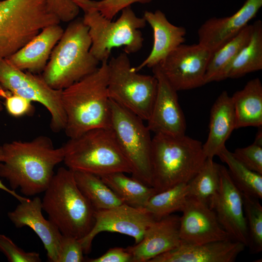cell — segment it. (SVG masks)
<instances>
[{
	"label": "cell",
	"instance_id": "obj_40",
	"mask_svg": "<svg viewBox=\"0 0 262 262\" xmlns=\"http://www.w3.org/2000/svg\"><path fill=\"white\" fill-rule=\"evenodd\" d=\"M3 158V152H2V146L0 145V163L2 161ZM0 189H1L9 194L13 196L14 197L17 199L19 202H22L23 201L28 199V198L22 196L18 195L14 190L10 189L7 188L4 184H3L2 181L0 180Z\"/></svg>",
	"mask_w": 262,
	"mask_h": 262
},
{
	"label": "cell",
	"instance_id": "obj_1",
	"mask_svg": "<svg viewBox=\"0 0 262 262\" xmlns=\"http://www.w3.org/2000/svg\"><path fill=\"white\" fill-rule=\"evenodd\" d=\"M0 176L12 190L19 189L26 196L44 192L55 174L54 168L63 162V147L56 148L45 135L29 141H13L2 146Z\"/></svg>",
	"mask_w": 262,
	"mask_h": 262
},
{
	"label": "cell",
	"instance_id": "obj_25",
	"mask_svg": "<svg viewBox=\"0 0 262 262\" xmlns=\"http://www.w3.org/2000/svg\"><path fill=\"white\" fill-rule=\"evenodd\" d=\"M99 177L120 198L123 203L143 209L157 192L154 188L139 180L127 176L123 172H115Z\"/></svg>",
	"mask_w": 262,
	"mask_h": 262
},
{
	"label": "cell",
	"instance_id": "obj_17",
	"mask_svg": "<svg viewBox=\"0 0 262 262\" xmlns=\"http://www.w3.org/2000/svg\"><path fill=\"white\" fill-rule=\"evenodd\" d=\"M180 226V217L172 214L154 221L138 243L127 247L132 262H149L179 246L181 243Z\"/></svg>",
	"mask_w": 262,
	"mask_h": 262
},
{
	"label": "cell",
	"instance_id": "obj_31",
	"mask_svg": "<svg viewBox=\"0 0 262 262\" xmlns=\"http://www.w3.org/2000/svg\"><path fill=\"white\" fill-rule=\"evenodd\" d=\"M220 167V164L213 159L207 158L199 171L187 183L188 196L208 204L219 188Z\"/></svg>",
	"mask_w": 262,
	"mask_h": 262
},
{
	"label": "cell",
	"instance_id": "obj_6",
	"mask_svg": "<svg viewBox=\"0 0 262 262\" xmlns=\"http://www.w3.org/2000/svg\"><path fill=\"white\" fill-rule=\"evenodd\" d=\"M62 147L63 162L73 171L99 177L115 172L131 173L111 129L89 130L69 138Z\"/></svg>",
	"mask_w": 262,
	"mask_h": 262
},
{
	"label": "cell",
	"instance_id": "obj_21",
	"mask_svg": "<svg viewBox=\"0 0 262 262\" xmlns=\"http://www.w3.org/2000/svg\"><path fill=\"white\" fill-rule=\"evenodd\" d=\"M64 31L59 24L46 27L6 59L13 66L21 70L34 74L42 72Z\"/></svg>",
	"mask_w": 262,
	"mask_h": 262
},
{
	"label": "cell",
	"instance_id": "obj_30",
	"mask_svg": "<svg viewBox=\"0 0 262 262\" xmlns=\"http://www.w3.org/2000/svg\"><path fill=\"white\" fill-rule=\"evenodd\" d=\"M188 183H180L153 195L143 209L156 220L181 211L188 195Z\"/></svg>",
	"mask_w": 262,
	"mask_h": 262
},
{
	"label": "cell",
	"instance_id": "obj_7",
	"mask_svg": "<svg viewBox=\"0 0 262 262\" xmlns=\"http://www.w3.org/2000/svg\"><path fill=\"white\" fill-rule=\"evenodd\" d=\"M83 22L88 27L91 40V53L100 63L108 61L112 50L124 47V51L130 54L139 51L144 38L140 31L147 22L138 17L131 6L121 11L116 21L108 19L95 10L84 11Z\"/></svg>",
	"mask_w": 262,
	"mask_h": 262
},
{
	"label": "cell",
	"instance_id": "obj_4",
	"mask_svg": "<svg viewBox=\"0 0 262 262\" xmlns=\"http://www.w3.org/2000/svg\"><path fill=\"white\" fill-rule=\"evenodd\" d=\"M91 45L82 18L70 21L42 72L44 80L52 88L63 90L94 72L100 62L91 53Z\"/></svg>",
	"mask_w": 262,
	"mask_h": 262
},
{
	"label": "cell",
	"instance_id": "obj_3",
	"mask_svg": "<svg viewBox=\"0 0 262 262\" xmlns=\"http://www.w3.org/2000/svg\"><path fill=\"white\" fill-rule=\"evenodd\" d=\"M202 146L200 141L185 134H155L150 163L152 186L157 193L187 183L196 174L207 159Z\"/></svg>",
	"mask_w": 262,
	"mask_h": 262
},
{
	"label": "cell",
	"instance_id": "obj_33",
	"mask_svg": "<svg viewBox=\"0 0 262 262\" xmlns=\"http://www.w3.org/2000/svg\"><path fill=\"white\" fill-rule=\"evenodd\" d=\"M83 11L95 10L110 20L123 9L136 2L147 3L152 0H73Z\"/></svg>",
	"mask_w": 262,
	"mask_h": 262
},
{
	"label": "cell",
	"instance_id": "obj_11",
	"mask_svg": "<svg viewBox=\"0 0 262 262\" xmlns=\"http://www.w3.org/2000/svg\"><path fill=\"white\" fill-rule=\"evenodd\" d=\"M211 53L199 43H183L158 65L177 91L192 89L205 84V75Z\"/></svg>",
	"mask_w": 262,
	"mask_h": 262
},
{
	"label": "cell",
	"instance_id": "obj_20",
	"mask_svg": "<svg viewBox=\"0 0 262 262\" xmlns=\"http://www.w3.org/2000/svg\"><path fill=\"white\" fill-rule=\"evenodd\" d=\"M143 17L153 31L152 49L139 66L133 67L138 72L145 67L152 68L159 65L165 57L185 41L186 29L170 23L160 10L154 12L146 11Z\"/></svg>",
	"mask_w": 262,
	"mask_h": 262
},
{
	"label": "cell",
	"instance_id": "obj_27",
	"mask_svg": "<svg viewBox=\"0 0 262 262\" xmlns=\"http://www.w3.org/2000/svg\"><path fill=\"white\" fill-rule=\"evenodd\" d=\"M73 173L78 188L95 210L109 209L123 203L99 176L81 171Z\"/></svg>",
	"mask_w": 262,
	"mask_h": 262
},
{
	"label": "cell",
	"instance_id": "obj_9",
	"mask_svg": "<svg viewBox=\"0 0 262 262\" xmlns=\"http://www.w3.org/2000/svg\"><path fill=\"white\" fill-rule=\"evenodd\" d=\"M110 103V129L132 177L152 186L150 131L139 116L111 99Z\"/></svg>",
	"mask_w": 262,
	"mask_h": 262
},
{
	"label": "cell",
	"instance_id": "obj_18",
	"mask_svg": "<svg viewBox=\"0 0 262 262\" xmlns=\"http://www.w3.org/2000/svg\"><path fill=\"white\" fill-rule=\"evenodd\" d=\"M42 210V200L36 196L20 202L8 216L16 228L28 226L32 229L42 242L48 261L57 262L62 234L52 221L45 218Z\"/></svg>",
	"mask_w": 262,
	"mask_h": 262
},
{
	"label": "cell",
	"instance_id": "obj_8",
	"mask_svg": "<svg viewBox=\"0 0 262 262\" xmlns=\"http://www.w3.org/2000/svg\"><path fill=\"white\" fill-rule=\"evenodd\" d=\"M124 51L108 61V92L110 98L147 121L157 90L153 75L138 73Z\"/></svg>",
	"mask_w": 262,
	"mask_h": 262
},
{
	"label": "cell",
	"instance_id": "obj_32",
	"mask_svg": "<svg viewBox=\"0 0 262 262\" xmlns=\"http://www.w3.org/2000/svg\"><path fill=\"white\" fill-rule=\"evenodd\" d=\"M242 195L248 233V246L252 253H260L262 250V207L258 198L243 193Z\"/></svg>",
	"mask_w": 262,
	"mask_h": 262
},
{
	"label": "cell",
	"instance_id": "obj_23",
	"mask_svg": "<svg viewBox=\"0 0 262 262\" xmlns=\"http://www.w3.org/2000/svg\"><path fill=\"white\" fill-rule=\"evenodd\" d=\"M235 115V129L262 126V84L256 78L231 96Z\"/></svg>",
	"mask_w": 262,
	"mask_h": 262
},
{
	"label": "cell",
	"instance_id": "obj_24",
	"mask_svg": "<svg viewBox=\"0 0 262 262\" xmlns=\"http://www.w3.org/2000/svg\"><path fill=\"white\" fill-rule=\"evenodd\" d=\"M251 38L227 67L221 81L238 78L262 69V22L253 23Z\"/></svg>",
	"mask_w": 262,
	"mask_h": 262
},
{
	"label": "cell",
	"instance_id": "obj_14",
	"mask_svg": "<svg viewBox=\"0 0 262 262\" xmlns=\"http://www.w3.org/2000/svg\"><path fill=\"white\" fill-rule=\"evenodd\" d=\"M157 80V90L147 127L154 134L171 136L185 134L186 121L177 91L170 84L159 65L152 68Z\"/></svg>",
	"mask_w": 262,
	"mask_h": 262
},
{
	"label": "cell",
	"instance_id": "obj_10",
	"mask_svg": "<svg viewBox=\"0 0 262 262\" xmlns=\"http://www.w3.org/2000/svg\"><path fill=\"white\" fill-rule=\"evenodd\" d=\"M0 86L32 102L42 104L50 115V127L54 132L64 130L66 115L61 90L51 87L41 75L19 69L6 59L0 60Z\"/></svg>",
	"mask_w": 262,
	"mask_h": 262
},
{
	"label": "cell",
	"instance_id": "obj_12",
	"mask_svg": "<svg viewBox=\"0 0 262 262\" xmlns=\"http://www.w3.org/2000/svg\"><path fill=\"white\" fill-rule=\"evenodd\" d=\"M94 224L90 232L79 239L84 253H88L97 235L103 231L117 232L132 237L135 244L142 239L155 218L143 209L125 204L107 209L95 210Z\"/></svg>",
	"mask_w": 262,
	"mask_h": 262
},
{
	"label": "cell",
	"instance_id": "obj_5",
	"mask_svg": "<svg viewBox=\"0 0 262 262\" xmlns=\"http://www.w3.org/2000/svg\"><path fill=\"white\" fill-rule=\"evenodd\" d=\"M44 192L43 210L62 234L81 239L90 232L95 210L78 188L73 171L59 168Z\"/></svg>",
	"mask_w": 262,
	"mask_h": 262
},
{
	"label": "cell",
	"instance_id": "obj_28",
	"mask_svg": "<svg viewBox=\"0 0 262 262\" xmlns=\"http://www.w3.org/2000/svg\"><path fill=\"white\" fill-rule=\"evenodd\" d=\"M26 41L22 18L14 11L0 5V60L15 53Z\"/></svg>",
	"mask_w": 262,
	"mask_h": 262
},
{
	"label": "cell",
	"instance_id": "obj_2",
	"mask_svg": "<svg viewBox=\"0 0 262 262\" xmlns=\"http://www.w3.org/2000/svg\"><path fill=\"white\" fill-rule=\"evenodd\" d=\"M100 63L94 72L62 90L64 130L69 138L94 129H110L108 61Z\"/></svg>",
	"mask_w": 262,
	"mask_h": 262
},
{
	"label": "cell",
	"instance_id": "obj_29",
	"mask_svg": "<svg viewBox=\"0 0 262 262\" xmlns=\"http://www.w3.org/2000/svg\"><path fill=\"white\" fill-rule=\"evenodd\" d=\"M217 156L228 165L232 180L242 193L262 198V175L244 165L226 147Z\"/></svg>",
	"mask_w": 262,
	"mask_h": 262
},
{
	"label": "cell",
	"instance_id": "obj_16",
	"mask_svg": "<svg viewBox=\"0 0 262 262\" xmlns=\"http://www.w3.org/2000/svg\"><path fill=\"white\" fill-rule=\"evenodd\" d=\"M262 6V0H246L230 16L209 18L198 29V43L213 52L247 25Z\"/></svg>",
	"mask_w": 262,
	"mask_h": 262
},
{
	"label": "cell",
	"instance_id": "obj_39",
	"mask_svg": "<svg viewBox=\"0 0 262 262\" xmlns=\"http://www.w3.org/2000/svg\"><path fill=\"white\" fill-rule=\"evenodd\" d=\"M89 262H132L131 254L127 248L115 247L109 249L101 256L89 259Z\"/></svg>",
	"mask_w": 262,
	"mask_h": 262
},
{
	"label": "cell",
	"instance_id": "obj_41",
	"mask_svg": "<svg viewBox=\"0 0 262 262\" xmlns=\"http://www.w3.org/2000/svg\"><path fill=\"white\" fill-rule=\"evenodd\" d=\"M2 110H3V104L0 100V113L1 112Z\"/></svg>",
	"mask_w": 262,
	"mask_h": 262
},
{
	"label": "cell",
	"instance_id": "obj_36",
	"mask_svg": "<svg viewBox=\"0 0 262 262\" xmlns=\"http://www.w3.org/2000/svg\"><path fill=\"white\" fill-rule=\"evenodd\" d=\"M0 250L10 262H40L39 254L25 252L16 245L9 237L0 234Z\"/></svg>",
	"mask_w": 262,
	"mask_h": 262
},
{
	"label": "cell",
	"instance_id": "obj_38",
	"mask_svg": "<svg viewBox=\"0 0 262 262\" xmlns=\"http://www.w3.org/2000/svg\"><path fill=\"white\" fill-rule=\"evenodd\" d=\"M49 11L62 22H70L78 15L80 8L73 0H46Z\"/></svg>",
	"mask_w": 262,
	"mask_h": 262
},
{
	"label": "cell",
	"instance_id": "obj_13",
	"mask_svg": "<svg viewBox=\"0 0 262 262\" xmlns=\"http://www.w3.org/2000/svg\"><path fill=\"white\" fill-rule=\"evenodd\" d=\"M220 186L208 203L217 220L230 239L248 246V233L242 193L232 180L227 168L220 165Z\"/></svg>",
	"mask_w": 262,
	"mask_h": 262
},
{
	"label": "cell",
	"instance_id": "obj_19",
	"mask_svg": "<svg viewBox=\"0 0 262 262\" xmlns=\"http://www.w3.org/2000/svg\"><path fill=\"white\" fill-rule=\"evenodd\" d=\"M246 246L230 239L198 245L181 243L149 262H233Z\"/></svg>",
	"mask_w": 262,
	"mask_h": 262
},
{
	"label": "cell",
	"instance_id": "obj_22",
	"mask_svg": "<svg viewBox=\"0 0 262 262\" xmlns=\"http://www.w3.org/2000/svg\"><path fill=\"white\" fill-rule=\"evenodd\" d=\"M235 115L231 96L223 91L217 97L211 111L207 139L203 144L207 159H213L224 148L235 129Z\"/></svg>",
	"mask_w": 262,
	"mask_h": 262
},
{
	"label": "cell",
	"instance_id": "obj_26",
	"mask_svg": "<svg viewBox=\"0 0 262 262\" xmlns=\"http://www.w3.org/2000/svg\"><path fill=\"white\" fill-rule=\"evenodd\" d=\"M253 25L248 24L235 36L211 53L205 75V84L220 81L224 72L250 40Z\"/></svg>",
	"mask_w": 262,
	"mask_h": 262
},
{
	"label": "cell",
	"instance_id": "obj_35",
	"mask_svg": "<svg viewBox=\"0 0 262 262\" xmlns=\"http://www.w3.org/2000/svg\"><path fill=\"white\" fill-rule=\"evenodd\" d=\"M0 97L4 99V105L11 116L21 117L33 113L32 102L19 95L12 93L0 86Z\"/></svg>",
	"mask_w": 262,
	"mask_h": 262
},
{
	"label": "cell",
	"instance_id": "obj_34",
	"mask_svg": "<svg viewBox=\"0 0 262 262\" xmlns=\"http://www.w3.org/2000/svg\"><path fill=\"white\" fill-rule=\"evenodd\" d=\"M261 127H259L260 130L253 144L245 147L237 148L232 154L248 168L262 175V131Z\"/></svg>",
	"mask_w": 262,
	"mask_h": 262
},
{
	"label": "cell",
	"instance_id": "obj_37",
	"mask_svg": "<svg viewBox=\"0 0 262 262\" xmlns=\"http://www.w3.org/2000/svg\"><path fill=\"white\" fill-rule=\"evenodd\" d=\"M83 253L79 239L62 234L57 262H84Z\"/></svg>",
	"mask_w": 262,
	"mask_h": 262
},
{
	"label": "cell",
	"instance_id": "obj_15",
	"mask_svg": "<svg viewBox=\"0 0 262 262\" xmlns=\"http://www.w3.org/2000/svg\"><path fill=\"white\" fill-rule=\"evenodd\" d=\"M181 212L180 235L181 243L198 245L230 239L208 204L188 196Z\"/></svg>",
	"mask_w": 262,
	"mask_h": 262
}]
</instances>
